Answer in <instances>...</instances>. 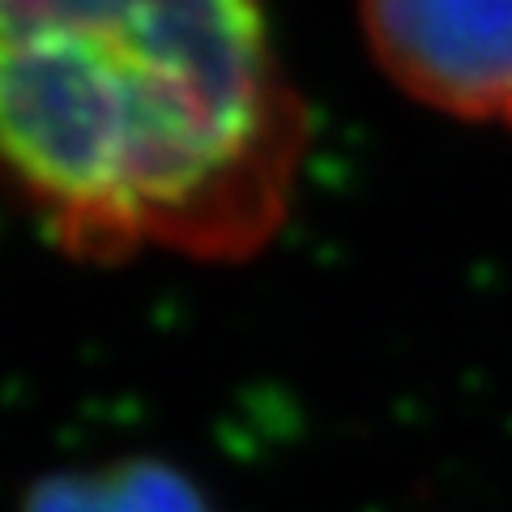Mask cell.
<instances>
[{"label":"cell","mask_w":512,"mask_h":512,"mask_svg":"<svg viewBox=\"0 0 512 512\" xmlns=\"http://www.w3.org/2000/svg\"><path fill=\"white\" fill-rule=\"evenodd\" d=\"M359 26L406 99L512 128V0H359Z\"/></svg>","instance_id":"7a4b0ae2"},{"label":"cell","mask_w":512,"mask_h":512,"mask_svg":"<svg viewBox=\"0 0 512 512\" xmlns=\"http://www.w3.org/2000/svg\"><path fill=\"white\" fill-rule=\"evenodd\" d=\"M18 512H214L210 495L158 457H111L99 466L43 474Z\"/></svg>","instance_id":"3957f363"},{"label":"cell","mask_w":512,"mask_h":512,"mask_svg":"<svg viewBox=\"0 0 512 512\" xmlns=\"http://www.w3.org/2000/svg\"><path fill=\"white\" fill-rule=\"evenodd\" d=\"M303 158L269 0H0V184L73 261H248Z\"/></svg>","instance_id":"6da1fadb"}]
</instances>
